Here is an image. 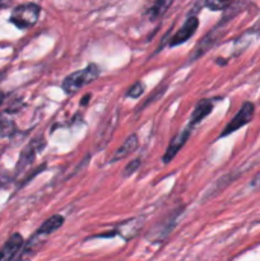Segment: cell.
<instances>
[{
	"label": "cell",
	"mask_w": 260,
	"mask_h": 261,
	"mask_svg": "<svg viewBox=\"0 0 260 261\" xmlns=\"http://www.w3.org/2000/svg\"><path fill=\"white\" fill-rule=\"evenodd\" d=\"M99 75V69L96 64H89L82 70L69 74L63 82V91L66 94L75 93L78 89L92 83Z\"/></svg>",
	"instance_id": "obj_1"
},
{
	"label": "cell",
	"mask_w": 260,
	"mask_h": 261,
	"mask_svg": "<svg viewBox=\"0 0 260 261\" xmlns=\"http://www.w3.org/2000/svg\"><path fill=\"white\" fill-rule=\"evenodd\" d=\"M41 8L37 4L33 3H27V4L18 5L10 15V22L15 25V27L20 28V30H25L37 23L38 18H40Z\"/></svg>",
	"instance_id": "obj_2"
},
{
	"label": "cell",
	"mask_w": 260,
	"mask_h": 261,
	"mask_svg": "<svg viewBox=\"0 0 260 261\" xmlns=\"http://www.w3.org/2000/svg\"><path fill=\"white\" fill-rule=\"evenodd\" d=\"M254 114H255L254 103H251V102H245V103L241 106V109H240V111L235 115L233 119L227 124V126L224 127L223 132L221 133L219 138L227 137V135L237 132V130L241 129L242 126L249 124V122L252 120V117H254Z\"/></svg>",
	"instance_id": "obj_3"
},
{
	"label": "cell",
	"mask_w": 260,
	"mask_h": 261,
	"mask_svg": "<svg viewBox=\"0 0 260 261\" xmlns=\"http://www.w3.org/2000/svg\"><path fill=\"white\" fill-rule=\"evenodd\" d=\"M199 27V20L196 17H189L186 19V22L184 23L183 27L172 36L170 41V46L171 47H175V46L183 45L185 43L191 36H194V33L196 32Z\"/></svg>",
	"instance_id": "obj_4"
},
{
	"label": "cell",
	"mask_w": 260,
	"mask_h": 261,
	"mask_svg": "<svg viewBox=\"0 0 260 261\" xmlns=\"http://www.w3.org/2000/svg\"><path fill=\"white\" fill-rule=\"evenodd\" d=\"M191 129H193V127L188 126L186 129H184L183 132L178 133L177 135H175V137L171 139L170 144H168L167 149H166L165 154H163V158H162L163 163H170L171 161L176 157V154L178 153V150H180L181 148L185 145V143L188 142L189 137H190Z\"/></svg>",
	"instance_id": "obj_5"
},
{
	"label": "cell",
	"mask_w": 260,
	"mask_h": 261,
	"mask_svg": "<svg viewBox=\"0 0 260 261\" xmlns=\"http://www.w3.org/2000/svg\"><path fill=\"white\" fill-rule=\"evenodd\" d=\"M43 145H45V142H43L42 139H35L32 143H30V144L23 149V152L20 153L19 161H18L17 172H22V171H24L28 166H31V163L35 160L36 154H37V152H40V149Z\"/></svg>",
	"instance_id": "obj_6"
},
{
	"label": "cell",
	"mask_w": 260,
	"mask_h": 261,
	"mask_svg": "<svg viewBox=\"0 0 260 261\" xmlns=\"http://www.w3.org/2000/svg\"><path fill=\"white\" fill-rule=\"evenodd\" d=\"M23 237L19 233H14L0 249V261H12L23 246Z\"/></svg>",
	"instance_id": "obj_7"
},
{
	"label": "cell",
	"mask_w": 260,
	"mask_h": 261,
	"mask_svg": "<svg viewBox=\"0 0 260 261\" xmlns=\"http://www.w3.org/2000/svg\"><path fill=\"white\" fill-rule=\"evenodd\" d=\"M212 110H213V102H212L211 99H203L201 102H199L198 106L195 107L194 112L191 114L190 125H189V126L194 127L195 125H198L199 122L203 121V120L211 114Z\"/></svg>",
	"instance_id": "obj_8"
},
{
	"label": "cell",
	"mask_w": 260,
	"mask_h": 261,
	"mask_svg": "<svg viewBox=\"0 0 260 261\" xmlns=\"http://www.w3.org/2000/svg\"><path fill=\"white\" fill-rule=\"evenodd\" d=\"M138 145H139V140H138L137 134H132L130 137H127V139L122 143L121 147L115 152L111 162H116V161H120L122 160V158L127 157L129 154H132L133 152L137 150Z\"/></svg>",
	"instance_id": "obj_9"
},
{
	"label": "cell",
	"mask_w": 260,
	"mask_h": 261,
	"mask_svg": "<svg viewBox=\"0 0 260 261\" xmlns=\"http://www.w3.org/2000/svg\"><path fill=\"white\" fill-rule=\"evenodd\" d=\"M63 224H64V217L60 216V214H55V216L46 219V221L41 224V227L37 229L36 233L40 234V236H43V234H51L55 231H58Z\"/></svg>",
	"instance_id": "obj_10"
},
{
	"label": "cell",
	"mask_w": 260,
	"mask_h": 261,
	"mask_svg": "<svg viewBox=\"0 0 260 261\" xmlns=\"http://www.w3.org/2000/svg\"><path fill=\"white\" fill-rule=\"evenodd\" d=\"M217 38H218V35H217V28H216L214 31L209 32L208 35H206L205 37H204L203 40L196 45L195 50H194V54H193V60H195V59L199 58V56L204 55V54L211 48V46L216 42Z\"/></svg>",
	"instance_id": "obj_11"
},
{
	"label": "cell",
	"mask_w": 260,
	"mask_h": 261,
	"mask_svg": "<svg viewBox=\"0 0 260 261\" xmlns=\"http://www.w3.org/2000/svg\"><path fill=\"white\" fill-rule=\"evenodd\" d=\"M173 2H175V0H155L154 4H153L152 8L149 9L150 19L154 20L162 17V15L167 12L168 8L172 5Z\"/></svg>",
	"instance_id": "obj_12"
},
{
	"label": "cell",
	"mask_w": 260,
	"mask_h": 261,
	"mask_svg": "<svg viewBox=\"0 0 260 261\" xmlns=\"http://www.w3.org/2000/svg\"><path fill=\"white\" fill-rule=\"evenodd\" d=\"M231 3L232 0H205L206 8L211 10H214V12L227 9L231 5Z\"/></svg>",
	"instance_id": "obj_13"
},
{
	"label": "cell",
	"mask_w": 260,
	"mask_h": 261,
	"mask_svg": "<svg viewBox=\"0 0 260 261\" xmlns=\"http://www.w3.org/2000/svg\"><path fill=\"white\" fill-rule=\"evenodd\" d=\"M14 132V124L8 119H0V137H9Z\"/></svg>",
	"instance_id": "obj_14"
},
{
	"label": "cell",
	"mask_w": 260,
	"mask_h": 261,
	"mask_svg": "<svg viewBox=\"0 0 260 261\" xmlns=\"http://www.w3.org/2000/svg\"><path fill=\"white\" fill-rule=\"evenodd\" d=\"M143 92H144V84L142 82H137V83H134L130 87L126 94L129 97H132V98H139L143 94Z\"/></svg>",
	"instance_id": "obj_15"
},
{
	"label": "cell",
	"mask_w": 260,
	"mask_h": 261,
	"mask_svg": "<svg viewBox=\"0 0 260 261\" xmlns=\"http://www.w3.org/2000/svg\"><path fill=\"white\" fill-rule=\"evenodd\" d=\"M140 165H142V161H140L139 158H135V160L130 161V162L126 165V167L124 168V176H125V177H129V176H132L133 173H134L135 171L139 168Z\"/></svg>",
	"instance_id": "obj_16"
},
{
	"label": "cell",
	"mask_w": 260,
	"mask_h": 261,
	"mask_svg": "<svg viewBox=\"0 0 260 261\" xmlns=\"http://www.w3.org/2000/svg\"><path fill=\"white\" fill-rule=\"evenodd\" d=\"M251 188L255 189V190H260V172L252 178L251 181Z\"/></svg>",
	"instance_id": "obj_17"
},
{
	"label": "cell",
	"mask_w": 260,
	"mask_h": 261,
	"mask_svg": "<svg viewBox=\"0 0 260 261\" xmlns=\"http://www.w3.org/2000/svg\"><path fill=\"white\" fill-rule=\"evenodd\" d=\"M88 98H91V94H86V96L83 97V101L81 102V103H82V106H86V105L88 103V101H89Z\"/></svg>",
	"instance_id": "obj_18"
},
{
	"label": "cell",
	"mask_w": 260,
	"mask_h": 261,
	"mask_svg": "<svg viewBox=\"0 0 260 261\" xmlns=\"http://www.w3.org/2000/svg\"><path fill=\"white\" fill-rule=\"evenodd\" d=\"M4 98H5L4 93H3V92H0V107H2L3 102H4Z\"/></svg>",
	"instance_id": "obj_19"
},
{
	"label": "cell",
	"mask_w": 260,
	"mask_h": 261,
	"mask_svg": "<svg viewBox=\"0 0 260 261\" xmlns=\"http://www.w3.org/2000/svg\"><path fill=\"white\" fill-rule=\"evenodd\" d=\"M0 2H3V0H0Z\"/></svg>",
	"instance_id": "obj_20"
}]
</instances>
